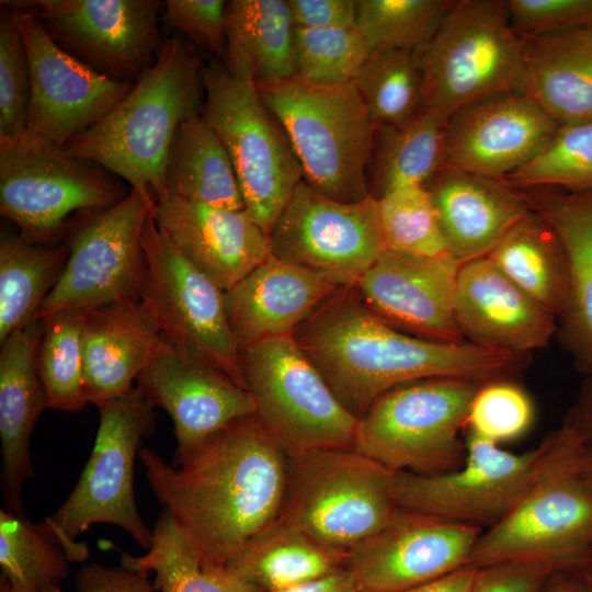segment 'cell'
<instances>
[{
	"label": "cell",
	"instance_id": "cell-1",
	"mask_svg": "<svg viewBox=\"0 0 592 592\" xmlns=\"http://www.w3.org/2000/svg\"><path fill=\"white\" fill-rule=\"evenodd\" d=\"M139 458L163 511L204 567H227L281 519L288 456L255 414L175 455L174 465L148 447Z\"/></svg>",
	"mask_w": 592,
	"mask_h": 592
},
{
	"label": "cell",
	"instance_id": "cell-2",
	"mask_svg": "<svg viewBox=\"0 0 592 592\" xmlns=\"http://www.w3.org/2000/svg\"><path fill=\"white\" fill-rule=\"evenodd\" d=\"M293 337L357 420L396 387L434 378L489 382L516 371L526 356L401 331L368 308L354 286L322 303Z\"/></svg>",
	"mask_w": 592,
	"mask_h": 592
},
{
	"label": "cell",
	"instance_id": "cell-3",
	"mask_svg": "<svg viewBox=\"0 0 592 592\" xmlns=\"http://www.w3.org/2000/svg\"><path fill=\"white\" fill-rule=\"evenodd\" d=\"M204 96L201 58L185 41L173 37L132 91L64 149L156 202L167 195L164 168L172 138L182 122L201 114Z\"/></svg>",
	"mask_w": 592,
	"mask_h": 592
},
{
	"label": "cell",
	"instance_id": "cell-4",
	"mask_svg": "<svg viewBox=\"0 0 592 592\" xmlns=\"http://www.w3.org/2000/svg\"><path fill=\"white\" fill-rule=\"evenodd\" d=\"M99 426L90 457L65 502L37 527L70 562H84L89 548L77 537L96 523L123 528L148 550L153 533L143 522L134 494V467L144 439L155 432L153 407L134 386L96 406Z\"/></svg>",
	"mask_w": 592,
	"mask_h": 592
},
{
	"label": "cell",
	"instance_id": "cell-5",
	"mask_svg": "<svg viewBox=\"0 0 592 592\" xmlns=\"http://www.w3.org/2000/svg\"><path fill=\"white\" fill-rule=\"evenodd\" d=\"M257 88L283 126L304 181L344 203L372 195L367 172L375 127L353 81L316 87L293 78Z\"/></svg>",
	"mask_w": 592,
	"mask_h": 592
},
{
	"label": "cell",
	"instance_id": "cell-6",
	"mask_svg": "<svg viewBox=\"0 0 592 592\" xmlns=\"http://www.w3.org/2000/svg\"><path fill=\"white\" fill-rule=\"evenodd\" d=\"M417 56L421 107L448 117L489 96L523 91L524 43L506 1H454Z\"/></svg>",
	"mask_w": 592,
	"mask_h": 592
},
{
	"label": "cell",
	"instance_id": "cell-7",
	"mask_svg": "<svg viewBox=\"0 0 592 592\" xmlns=\"http://www.w3.org/2000/svg\"><path fill=\"white\" fill-rule=\"evenodd\" d=\"M288 456L281 520L344 551L378 533L398 508L394 471L353 448Z\"/></svg>",
	"mask_w": 592,
	"mask_h": 592
},
{
	"label": "cell",
	"instance_id": "cell-8",
	"mask_svg": "<svg viewBox=\"0 0 592 592\" xmlns=\"http://www.w3.org/2000/svg\"><path fill=\"white\" fill-rule=\"evenodd\" d=\"M204 89L201 115L229 156L244 209L269 235L304 180L300 163L255 84L213 62L204 66Z\"/></svg>",
	"mask_w": 592,
	"mask_h": 592
},
{
	"label": "cell",
	"instance_id": "cell-9",
	"mask_svg": "<svg viewBox=\"0 0 592 592\" xmlns=\"http://www.w3.org/2000/svg\"><path fill=\"white\" fill-rule=\"evenodd\" d=\"M585 449L576 434L516 506L478 538L468 566L543 562L563 569L583 560L592 548V485L582 467Z\"/></svg>",
	"mask_w": 592,
	"mask_h": 592
},
{
	"label": "cell",
	"instance_id": "cell-10",
	"mask_svg": "<svg viewBox=\"0 0 592 592\" xmlns=\"http://www.w3.org/2000/svg\"><path fill=\"white\" fill-rule=\"evenodd\" d=\"M576 436L565 425L522 454L469 434L464 465L435 475L394 471L397 506L444 520L497 524L544 476Z\"/></svg>",
	"mask_w": 592,
	"mask_h": 592
},
{
	"label": "cell",
	"instance_id": "cell-11",
	"mask_svg": "<svg viewBox=\"0 0 592 592\" xmlns=\"http://www.w3.org/2000/svg\"><path fill=\"white\" fill-rule=\"evenodd\" d=\"M481 383L424 379L380 396L358 420L353 449L392 471L435 475L459 467L470 403Z\"/></svg>",
	"mask_w": 592,
	"mask_h": 592
},
{
	"label": "cell",
	"instance_id": "cell-12",
	"mask_svg": "<svg viewBox=\"0 0 592 592\" xmlns=\"http://www.w3.org/2000/svg\"><path fill=\"white\" fill-rule=\"evenodd\" d=\"M239 363L257 418L287 455L353 448L358 420L340 403L293 335L240 350Z\"/></svg>",
	"mask_w": 592,
	"mask_h": 592
},
{
	"label": "cell",
	"instance_id": "cell-13",
	"mask_svg": "<svg viewBox=\"0 0 592 592\" xmlns=\"http://www.w3.org/2000/svg\"><path fill=\"white\" fill-rule=\"evenodd\" d=\"M143 250L146 269L140 300L164 340L244 388L239 350L226 314L225 292L159 230L152 208L143 231Z\"/></svg>",
	"mask_w": 592,
	"mask_h": 592
},
{
	"label": "cell",
	"instance_id": "cell-14",
	"mask_svg": "<svg viewBox=\"0 0 592 592\" xmlns=\"http://www.w3.org/2000/svg\"><path fill=\"white\" fill-rule=\"evenodd\" d=\"M96 164L64 148L19 141L0 148V210L35 243L56 240L79 212L112 207L129 192Z\"/></svg>",
	"mask_w": 592,
	"mask_h": 592
},
{
	"label": "cell",
	"instance_id": "cell-15",
	"mask_svg": "<svg viewBox=\"0 0 592 592\" xmlns=\"http://www.w3.org/2000/svg\"><path fill=\"white\" fill-rule=\"evenodd\" d=\"M155 201L136 190L96 212L72 235L65 269L36 320L59 310H88L140 299L145 276L143 231Z\"/></svg>",
	"mask_w": 592,
	"mask_h": 592
},
{
	"label": "cell",
	"instance_id": "cell-16",
	"mask_svg": "<svg viewBox=\"0 0 592 592\" xmlns=\"http://www.w3.org/2000/svg\"><path fill=\"white\" fill-rule=\"evenodd\" d=\"M271 254L354 286L386 251L378 201L344 203L300 181L269 234Z\"/></svg>",
	"mask_w": 592,
	"mask_h": 592
},
{
	"label": "cell",
	"instance_id": "cell-17",
	"mask_svg": "<svg viewBox=\"0 0 592 592\" xmlns=\"http://www.w3.org/2000/svg\"><path fill=\"white\" fill-rule=\"evenodd\" d=\"M1 3L10 8L30 62L31 98L21 141L64 148L106 116L135 82L96 72L59 47L33 13Z\"/></svg>",
	"mask_w": 592,
	"mask_h": 592
},
{
	"label": "cell",
	"instance_id": "cell-18",
	"mask_svg": "<svg viewBox=\"0 0 592 592\" xmlns=\"http://www.w3.org/2000/svg\"><path fill=\"white\" fill-rule=\"evenodd\" d=\"M37 16L69 55L117 81L136 80L162 48L156 0L4 1Z\"/></svg>",
	"mask_w": 592,
	"mask_h": 592
},
{
	"label": "cell",
	"instance_id": "cell-19",
	"mask_svg": "<svg viewBox=\"0 0 592 592\" xmlns=\"http://www.w3.org/2000/svg\"><path fill=\"white\" fill-rule=\"evenodd\" d=\"M479 537L475 525L398 506L378 533L349 550L346 568L363 590H401L468 566Z\"/></svg>",
	"mask_w": 592,
	"mask_h": 592
},
{
	"label": "cell",
	"instance_id": "cell-20",
	"mask_svg": "<svg viewBox=\"0 0 592 592\" xmlns=\"http://www.w3.org/2000/svg\"><path fill=\"white\" fill-rule=\"evenodd\" d=\"M559 127L524 91L489 96L448 117L443 167L506 178L539 152Z\"/></svg>",
	"mask_w": 592,
	"mask_h": 592
},
{
	"label": "cell",
	"instance_id": "cell-21",
	"mask_svg": "<svg viewBox=\"0 0 592 592\" xmlns=\"http://www.w3.org/2000/svg\"><path fill=\"white\" fill-rule=\"evenodd\" d=\"M453 257H414L385 251L354 285L375 314L423 339L467 342L456 318L460 267Z\"/></svg>",
	"mask_w": 592,
	"mask_h": 592
},
{
	"label": "cell",
	"instance_id": "cell-22",
	"mask_svg": "<svg viewBox=\"0 0 592 592\" xmlns=\"http://www.w3.org/2000/svg\"><path fill=\"white\" fill-rule=\"evenodd\" d=\"M136 387L153 408H162L171 418L178 443L175 455L257 410L247 389L166 340L137 377Z\"/></svg>",
	"mask_w": 592,
	"mask_h": 592
},
{
	"label": "cell",
	"instance_id": "cell-23",
	"mask_svg": "<svg viewBox=\"0 0 592 592\" xmlns=\"http://www.w3.org/2000/svg\"><path fill=\"white\" fill-rule=\"evenodd\" d=\"M152 216L173 246L224 292L271 255L269 235L244 208L223 209L166 195L155 202Z\"/></svg>",
	"mask_w": 592,
	"mask_h": 592
},
{
	"label": "cell",
	"instance_id": "cell-24",
	"mask_svg": "<svg viewBox=\"0 0 592 592\" xmlns=\"http://www.w3.org/2000/svg\"><path fill=\"white\" fill-rule=\"evenodd\" d=\"M456 318L468 342L526 355L548 345L556 316L513 283L488 258L460 265Z\"/></svg>",
	"mask_w": 592,
	"mask_h": 592
},
{
	"label": "cell",
	"instance_id": "cell-25",
	"mask_svg": "<svg viewBox=\"0 0 592 592\" xmlns=\"http://www.w3.org/2000/svg\"><path fill=\"white\" fill-rule=\"evenodd\" d=\"M340 286L327 276L272 254L225 292L229 327L238 350L295 330Z\"/></svg>",
	"mask_w": 592,
	"mask_h": 592
},
{
	"label": "cell",
	"instance_id": "cell-26",
	"mask_svg": "<svg viewBox=\"0 0 592 592\" xmlns=\"http://www.w3.org/2000/svg\"><path fill=\"white\" fill-rule=\"evenodd\" d=\"M163 341L140 299L83 310L81 346L88 403L98 406L132 389Z\"/></svg>",
	"mask_w": 592,
	"mask_h": 592
},
{
	"label": "cell",
	"instance_id": "cell-27",
	"mask_svg": "<svg viewBox=\"0 0 592 592\" xmlns=\"http://www.w3.org/2000/svg\"><path fill=\"white\" fill-rule=\"evenodd\" d=\"M446 242L458 263L487 257L530 210L526 194L500 179L443 167L426 185Z\"/></svg>",
	"mask_w": 592,
	"mask_h": 592
},
{
	"label": "cell",
	"instance_id": "cell-28",
	"mask_svg": "<svg viewBox=\"0 0 592 592\" xmlns=\"http://www.w3.org/2000/svg\"><path fill=\"white\" fill-rule=\"evenodd\" d=\"M42 330V320H35L1 344V492L5 510L14 514H23V485L34 477L31 437L39 414L47 408L36 366Z\"/></svg>",
	"mask_w": 592,
	"mask_h": 592
},
{
	"label": "cell",
	"instance_id": "cell-29",
	"mask_svg": "<svg viewBox=\"0 0 592 592\" xmlns=\"http://www.w3.org/2000/svg\"><path fill=\"white\" fill-rule=\"evenodd\" d=\"M526 197L562 246L568 270L562 334L579 368L592 375V191Z\"/></svg>",
	"mask_w": 592,
	"mask_h": 592
},
{
	"label": "cell",
	"instance_id": "cell-30",
	"mask_svg": "<svg viewBox=\"0 0 592 592\" xmlns=\"http://www.w3.org/2000/svg\"><path fill=\"white\" fill-rule=\"evenodd\" d=\"M522 38L523 91L559 126L592 122V25Z\"/></svg>",
	"mask_w": 592,
	"mask_h": 592
},
{
	"label": "cell",
	"instance_id": "cell-31",
	"mask_svg": "<svg viewBox=\"0 0 592 592\" xmlns=\"http://www.w3.org/2000/svg\"><path fill=\"white\" fill-rule=\"evenodd\" d=\"M225 67L255 86L295 77L294 25L287 0H231L226 8Z\"/></svg>",
	"mask_w": 592,
	"mask_h": 592
},
{
	"label": "cell",
	"instance_id": "cell-32",
	"mask_svg": "<svg viewBox=\"0 0 592 592\" xmlns=\"http://www.w3.org/2000/svg\"><path fill=\"white\" fill-rule=\"evenodd\" d=\"M348 557L280 519L227 567L264 592H285L346 568Z\"/></svg>",
	"mask_w": 592,
	"mask_h": 592
},
{
	"label": "cell",
	"instance_id": "cell-33",
	"mask_svg": "<svg viewBox=\"0 0 592 592\" xmlns=\"http://www.w3.org/2000/svg\"><path fill=\"white\" fill-rule=\"evenodd\" d=\"M167 195L216 208H244L229 156L201 114L178 127L166 160Z\"/></svg>",
	"mask_w": 592,
	"mask_h": 592
},
{
	"label": "cell",
	"instance_id": "cell-34",
	"mask_svg": "<svg viewBox=\"0 0 592 592\" xmlns=\"http://www.w3.org/2000/svg\"><path fill=\"white\" fill-rule=\"evenodd\" d=\"M513 283L556 317L568 294V270L562 246L547 221L531 210L487 255Z\"/></svg>",
	"mask_w": 592,
	"mask_h": 592
},
{
	"label": "cell",
	"instance_id": "cell-35",
	"mask_svg": "<svg viewBox=\"0 0 592 592\" xmlns=\"http://www.w3.org/2000/svg\"><path fill=\"white\" fill-rule=\"evenodd\" d=\"M448 116L421 107L407 122L375 129L371 173L376 198L394 190L426 186L443 167Z\"/></svg>",
	"mask_w": 592,
	"mask_h": 592
},
{
	"label": "cell",
	"instance_id": "cell-36",
	"mask_svg": "<svg viewBox=\"0 0 592 592\" xmlns=\"http://www.w3.org/2000/svg\"><path fill=\"white\" fill-rule=\"evenodd\" d=\"M66 246H42L21 235L0 241V343L36 320L68 259Z\"/></svg>",
	"mask_w": 592,
	"mask_h": 592
},
{
	"label": "cell",
	"instance_id": "cell-37",
	"mask_svg": "<svg viewBox=\"0 0 592 592\" xmlns=\"http://www.w3.org/2000/svg\"><path fill=\"white\" fill-rule=\"evenodd\" d=\"M150 548L143 556L121 553V566L153 572L157 592H264L228 567H204L167 512L157 520Z\"/></svg>",
	"mask_w": 592,
	"mask_h": 592
},
{
	"label": "cell",
	"instance_id": "cell-38",
	"mask_svg": "<svg viewBox=\"0 0 592 592\" xmlns=\"http://www.w3.org/2000/svg\"><path fill=\"white\" fill-rule=\"evenodd\" d=\"M376 128L396 126L422 106V71L417 50H373L353 78Z\"/></svg>",
	"mask_w": 592,
	"mask_h": 592
},
{
	"label": "cell",
	"instance_id": "cell-39",
	"mask_svg": "<svg viewBox=\"0 0 592 592\" xmlns=\"http://www.w3.org/2000/svg\"><path fill=\"white\" fill-rule=\"evenodd\" d=\"M41 320L43 330L36 366L46 406L64 412H80L88 405L81 346L83 310H59Z\"/></svg>",
	"mask_w": 592,
	"mask_h": 592
},
{
	"label": "cell",
	"instance_id": "cell-40",
	"mask_svg": "<svg viewBox=\"0 0 592 592\" xmlns=\"http://www.w3.org/2000/svg\"><path fill=\"white\" fill-rule=\"evenodd\" d=\"M62 549L24 514L0 510L1 577L13 592H43L69 577Z\"/></svg>",
	"mask_w": 592,
	"mask_h": 592
},
{
	"label": "cell",
	"instance_id": "cell-41",
	"mask_svg": "<svg viewBox=\"0 0 592 592\" xmlns=\"http://www.w3.org/2000/svg\"><path fill=\"white\" fill-rule=\"evenodd\" d=\"M514 189L558 186L592 191V122L560 126L528 162L508 175Z\"/></svg>",
	"mask_w": 592,
	"mask_h": 592
},
{
	"label": "cell",
	"instance_id": "cell-42",
	"mask_svg": "<svg viewBox=\"0 0 592 592\" xmlns=\"http://www.w3.org/2000/svg\"><path fill=\"white\" fill-rule=\"evenodd\" d=\"M377 201L386 251L414 257L449 254L426 186L394 190Z\"/></svg>",
	"mask_w": 592,
	"mask_h": 592
},
{
	"label": "cell",
	"instance_id": "cell-43",
	"mask_svg": "<svg viewBox=\"0 0 592 592\" xmlns=\"http://www.w3.org/2000/svg\"><path fill=\"white\" fill-rule=\"evenodd\" d=\"M454 0H357L356 29L371 50H417L433 34Z\"/></svg>",
	"mask_w": 592,
	"mask_h": 592
},
{
	"label": "cell",
	"instance_id": "cell-44",
	"mask_svg": "<svg viewBox=\"0 0 592 592\" xmlns=\"http://www.w3.org/2000/svg\"><path fill=\"white\" fill-rule=\"evenodd\" d=\"M372 53L356 29L294 27L295 79L316 87L351 82Z\"/></svg>",
	"mask_w": 592,
	"mask_h": 592
},
{
	"label": "cell",
	"instance_id": "cell-45",
	"mask_svg": "<svg viewBox=\"0 0 592 592\" xmlns=\"http://www.w3.org/2000/svg\"><path fill=\"white\" fill-rule=\"evenodd\" d=\"M31 98L30 62L24 41L9 10L0 19V148L25 134Z\"/></svg>",
	"mask_w": 592,
	"mask_h": 592
},
{
	"label": "cell",
	"instance_id": "cell-46",
	"mask_svg": "<svg viewBox=\"0 0 592 592\" xmlns=\"http://www.w3.org/2000/svg\"><path fill=\"white\" fill-rule=\"evenodd\" d=\"M532 420V402L521 388L508 382H490L475 395L466 426L469 434L498 444L522 435Z\"/></svg>",
	"mask_w": 592,
	"mask_h": 592
},
{
	"label": "cell",
	"instance_id": "cell-47",
	"mask_svg": "<svg viewBox=\"0 0 592 592\" xmlns=\"http://www.w3.org/2000/svg\"><path fill=\"white\" fill-rule=\"evenodd\" d=\"M508 9L521 37L543 36L592 25V0H509Z\"/></svg>",
	"mask_w": 592,
	"mask_h": 592
},
{
	"label": "cell",
	"instance_id": "cell-48",
	"mask_svg": "<svg viewBox=\"0 0 592 592\" xmlns=\"http://www.w3.org/2000/svg\"><path fill=\"white\" fill-rule=\"evenodd\" d=\"M226 8L227 1L223 0H167L163 2V19L225 64Z\"/></svg>",
	"mask_w": 592,
	"mask_h": 592
},
{
	"label": "cell",
	"instance_id": "cell-49",
	"mask_svg": "<svg viewBox=\"0 0 592 592\" xmlns=\"http://www.w3.org/2000/svg\"><path fill=\"white\" fill-rule=\"evenodd\" d=\"M557 570L543 562H508L478 569L469 592H539Z\"/></svg>",
	"mask_w": 592,
	"mask_h": 592
},
{
	"label": "cell",
	"instance_id": "cell-50",
	"mask_svg": "<svg viewBox=\"0 0 592 592\" xmlns=\"http://www.w3.org/2000/svg\"><path fill=\"white\" fill-rule=\"evenodd\" d=\"M296 29L351 27L356 24L357 0H287Z\"/></svg>",
	"mask_w": 592,
	"mask_h": 592
},
{
	"label": "cell",
	"instance_id": "cell-51",
	"mask_svg": "<svg viewBox=\"0 0 592 592\" xmlns=\"http://www.w3.org/2000/svg\"><path fill=\"white\" fill-rule=\"evenodd\" d=\"M79 592H157L148 573L98 562L83 565L75 579Z\"/></svg>",
	"mask_w": 592,
	"mask_h": 592
},
{
	"label": "cell",
	"instance_id": "cell-52",
	"mask_svg": "<svg viewBox=\"0 0 592 592\" xmlns=\"http://www.w3.org/2000/svg\"><path fill=\"white\" fill-rule=\"evenodd\" d=\"M478 569L465 566L442 578L395 591L363 590L361 592H469Z\"/></svg>",
	"mask_w": 592,
	"mask_h": 592
},
{
	"label": "cell",
	"instance_id": "cell-53",
	"mask_svg": "<svg viewBox=\"0 0 592 592\" xmlns=\"http://www.w3.org/2000/svg\"><path fill=\"white\" fill-rule=\"evenodd\" d=\"M285 592H361V588L351 571L343 568Z\"/></svg>",
	"mask_w": 592,
	"mask_h": 592
},
{
	"label": "cell",
	"instance_id": "cell-54",
	"mask_svg": "<svg viewBox=\"0 0 592 592\" xmlns=\"http://www.w3.org/2000/svg\"><path fill=\"white\" fill-rule=\"evenodd\" d=\"M566 425L573 429L585 444L592 442V385L580 398Z\"/></svg>",
	"mask_w": 592,
	"mask_h": 592
},
{
	"label": "cell",
	"instance_id": "cell-55",
	"mask_svg": "<svg viewBox=\"0 0 592 592\" xmlns=\"http://www.w3.org/2000/svg\"><path fill=\"white\" fill-rule=\"evenodd\" d=\"M582 467L585 478L592 485V451L588 452L585 449Z\"/></svg>",
	"mask_w": 592,
	"mask_h": 592
},
{
	"label": "cell",
	"instance_id": "cell-56",
	"mask_svg": "<svg viewBox=\"0 0 592 592\" xmlns=\"http://www.w3.org/2000/svg\"><path fill=\"white\" fill-rule=\"evenodd\" d=\"M549 592H584V591L567 582H557L553 585Z\"/></svg>",
	"mask_w": 592,
	"mask_h": 592
},
{
	"label": "cell",
	"instance_id": "cell-57",
	"mask_svg": "<svg viewBox=\"0 0 592 592\" xmlns=\"http://www.w3.org/2000/svg\"><path fill=\"white\" fill-rule=\"evenodd\" d=\"M0 592H13L4 578H0Z\"/></svg>",
	"mask_w": 592,
	"mask_h": 592
},
{
	"label": "cell",
	"instance_id": "cell-58",
	"mask_svg": "<svg viewBox=\"0 0 592 592\" xmlns=\"http://www.w3.org/2000/svg\"><path fill=\"white\" fill-rule=\"evenodd\" d=\"M43 592H62L59 584H53L47 587Z\"/></svg>",
	"mask_w": 592,
	"mask_h": 592
}]
</instances>
